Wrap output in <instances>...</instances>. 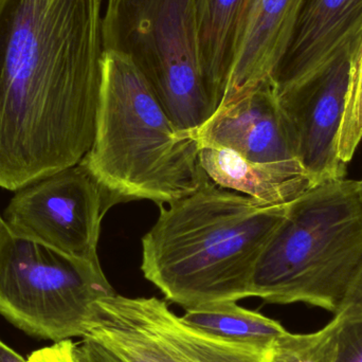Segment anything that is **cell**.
I'll list each match as a JSON object with an SVG mask.
<instances>
[{
	"label": "cell",
	"mask_w": 362,
	"mask_h": 362,
	"mask_svg": "<svg viewBox=\"0 0 362 362\" xmlns=\"http://www.w3.org/2000/svg\"><path fill=\"white\" fill-rule=\"evenodd\" d=\"M104 0H0V187L80 163L95 139Z\"/></svg>",
	"instance_id": "6da1fadb"
},
{
	"label": "cell",
	"mask_w": 362,
	"mask_h": 362,
	"mask_svg": "<svg viewBox=\"0 0 362 362\" xmlns=\"http://www.w3.org/2000/svg\"><path fill=\"white\" fill-rule=\"evenodd\" d=\"M287 204L265 206L213 182L161 204L142 238L144 278L185 310L252 297L255 266Z\"/></svg>",
	"instance_id": "7a4b0ae2"
},
{
	"label": "cell",
	"mask_w": 362,
	"mask_h": 362,
	"mask_svg": "<svg viewBox=\"0 0 362 362\" xmlns=\"http://www.w3.org/2000/svg\"><path fill=\"white\" fill-rule=\"evenodd\" d=\"M83 163L118 204L158 206L211 182L195 135L173 122L131 59L105 51L95 139Z\"/></svg>",
	"instance_id": "3957f363"
},
{
	"label": "cell",
	"mask_w": 362,
	"mask_h": 362,
	"mask_svg": "<svg viewBox=\"0 0 362 362\" xmlns=\"http://www.w3.org/2000/svg\"><path fill=\"white\" fill-rule=\"evenodd\" d=\"M362 270L361 180L323 181L287 204L253 274L267 303L344 308Z\"/></svg>",
	"instance_id": "277c9868"
},
{
	"label": "cell",
	"mask_w": 362,
	"mask_h": 362,
	"mask_svg": "<svg viewBox=\"0 0 362 362\" xmlns=\"http://www.w3.org/2000/svg\"><path fill=\"white\" fill-rule=\"evenodd\" d=\"M103 40L105 51L131 59L180 129L195 134L214 114L192 0H107Z\"/></svg>",
	"instance_id": "5b68a950"
},
{
	"label": "cell",
	"mask_w": 362,
	"mask_h": 362,
	"mask_svg": "<svg viewBox=\"0 0 362 362\" xmlns=\"http://www.w3.org/2000/svg\"><path fill=\"white\" fill-rule=\"evenodd\" d=\"M116 295L100 262L0 232V315L38 339L84 337L99 300Z\"/></svg>",
	"instance_id": "8992f818"
},
{
	"label": "cell",
	"mask_w": 362,
	"mask_h": 362,
	"mask_svg": "<svg viewBox=\"0 0 362 362\" xmlns=\"http://www.w3.org/2000/svg\"><path fill=\"white\" fill-rule=\"evenodd\" d=\"M84 337L125 362H267V350L196 331L155 297L99 300Z\"/></svg>",
	"instance_id": "52a82bcc"
},
{
	"label": "cell",
	"mask_w": 362,
	"mask_h": 362,
	"mask_svg": "<svg viewBox=\"0 0 362 362\" xmlns=\"http://www.w3.org/2000/svg\"><path fill=\"white\" fill-rule=\"evenodd\" d=\"M116 204L80 161L19 189L2 219L11 233L18 238L78 259L100 262L102 219Z\"/></svg>",
	"instance_id": "ba28073f"
},
{
	"label": "cell",
	"mask_w": 362,
	"mask_h": 362,
	"mask_svg": "<svg viewBox=\"0 0 362 362\" xmlns=\"http://www.w3.org/2000/svg\"><path fill=\"white\" fill-rule=\"evenodd\" d=\"M350 68L351 61L341 62L276 95L295 139L297 159L319 183L346 178L348 165L338 156V140Z\"/></svg>",
	"instance_id": "9c48e42d"
},
{
	"label": "cell",
	"mask_w": 362,
	"mask_h": 362,
	"mask_svg": "<svg viewBox=\"0 0 362 362\" xmlns=\"http://www.w3.org/2000/svg\"><path fill=\"white\" fill-rule=\"evenodd\" d=\"M361 46L362 0H306L270 83L278 95L352 61Z\"/></svg>",
	"instance_id": "30bf717a"
},
{
	"label": "cell",
	"mask_w": 362,
	"mask_h": 362,
	"mask_svg": "<svg viewBox=\"0 0 362 362\" xmlns=\"http://www.w3.org/2000/svg\"><path fill=\"white\" fill-rule=\"evenodd\" d=\"M194 135L198 144L229 148L255 163L298 160L293 133L270 82L219 107Z\"/></svg>",
	"instance_id": "8fae6325"
},
{
	"label": "cell",
	"mask_w": 362,
	"mask_h": 362,
	"mask_svg": "<svg viewBox=\"0 0 362 362\" xmlns=\"http://www.w3.org/2000/svg\"><path fill=\"white\" fill-rule=\"evenodd\" d=\"M305 1L249 0L238 25L227 88L219 107L272 81L291 46Z\"/></svg>",
	"instance_id": "7c38bea8"
},
{
	"label": "cell",
	"mask_w": 362,
	"mask_h": 362,
	"mask_svg": "<svg viewBox=\"0 0 362 362\" xmlns=\"http://www.w3.org/2000/svg\"><path fill=\"white\" fill-rule=\"evenodd\" d=\"M198 144L200 163L211 182L265 206L289 204L319 183L299 160L255 163L229 148Z\"/></svg>",
	"instance_id": "4fadbf2b"
},
{
	"label": "cell",
	"mask_w": 362,
	"mask_h": 362,
	"mask_svg": "<svg viewBox=\"0 0 362 362\" xmlns=\"http://www.w3.org/2000/svg\"><path fill=\"white\" fill-rule=\"evenodd\" d=\"M249 0H192L198 61L213 108L223 103L240 19Z\"/></svg>",
	"instance_id": "5bb4252c"
},
{
	"label": "cell",
	"mask_w": 362,
	"mask_h": 362,
	"mask_svg": "<svg viewBox=\"0 0 362 362\" xmlns=\"http://www.w3.org/2000/svg\"><path fill=\"white\" fill-rule=\"evenodd\" d=\"M180 318L187 327L206 335L262 350H268L287 332L278 321L240 308L236 302L191 308Z\"/></svg>",
	"instance_id": "9a60e30c"
},
{
	"label": "cell",
	"mask_w": 362,
	"mask_h": 362,
	"mask_svg": "<svg viewBox=\"0 0 362 362\" xmlns=\"http://www.w3.org/2000/svg\"><path fill=\"white\" fill-rule=\"evenodd\" d=\"M342 316L335 315L325 327L310 334L286 332L267 350V362H335Z\"/></svg>",
	"instance_id": "2e32d148"
},
{
	"label": "cell",
	"mask_w": 362,
	"mask_h": 362,
	"mask_svg": "<svg viewBox=\"0 0 362 362\" xmlns=\"http://www.w3.org/2000/svg\"><path fill=\"white\" fill-rule=\"evenodd\" d=\"M362 140V46L351 61L346 110L338 140V156L348 165Z\"/></svg>",
	"instance_id": "e0dca14e"
},
{
	"label": "cell",
	"mask_w": 362,
	"mask_h": 362,
	"mask_svg": "<svg viewBox=\"0 0 362 362\" xmlns=\"http://www.w3.org/2000/svg\"><path fill=\"white\" fill-rule=\"evenodd\" d=\"M335 362H362V316L342 317Z\"/></svg>",
	"instance_id": "ac0fdd59"
},
{
	"label": "cell",
	"mask_w": 362,
	"mask_h": 362,
	"mask_svg": "<svg viewBox=\"0 0 362 362\" xmlns=\"http://www.w3.org/2000/svg\"><path fill=\"white\" fill-rule=\"evenodd\" d=\"M27 362H85L78 350V344L71 339L54 342V344L35 351Z\"/></svg>",
	"instance_id": "d6986e66"
},
{
	"label": "cell",
	"mask_w": 362,
	"mask_h": 362,
	"mask_svg": "<svg viewBox=\"0 0 362 362\" xmlns=\"http://www.w3.org/2000/svg\"><path fill=\"white\" fill-rule=\"evenodd\" d=\"M78 350L85 362H125L90 338H83Z\"/></svg>",
	"instance_id": "ffe728a7"
},
{
	"label": "cell",
	"mask_w": 362,
	"mask_h": 362,
	"mask_svg": "<svg viewBox=\"0 0 362 362\" xmlns=\"http://www.w3.org/2000/svg\"><path fill=\"white\" fill-rule=\"evenodd\" d=\"M338 314L344 318L349 317L362 316V270L357 279L356 283L353 286L344 308ZM337 314V315H338Z\"/></svg>",
	"instance_id": "44dd1931"
},
{
	"label": "cell",
	"mask_w": 362,
	"mask_h": 362,
	"mask_svg": "<svg viewBox=\"0 0 362 362\" xmlns=\"http://www.w3.org/2000/svg\"><path fill=\"white\" fill-rule=\"evenodd\" d=\"M0 362H27V361L0 340Z\"/></svg>",
	"instance_id": "7402d4cb"
},
{
	"label": "cell",
	"mask_w": 362,
	"mask_h": 362,
	"mask_svg": "<svg viewBox=\"0 0 362 362\" xmlns=\"http://www.w3.org/2000/svg\"><path fill=\"white\" fill-rule=\"evenodd\" d=\"M6 226V223H4V219H2V215H0V232H1L2 228Z\"/></svg>",
	"instance_id": "603a6c76"
},
{
	"label": "cell",
	"mask_w": 362,
	"mask_h": 362,
	"mask_svg": "<svg viewBox=\"0 0 362 362\" xmlns=\"http://www.w3.org/2000/svg\"><path fill=\"white\" fill-rule=\"evenodd\" d=\"M361 185H362V180H361Z\"/></svg>",
	"instance_id": "cb8c5ba5"
}]
</instances>
